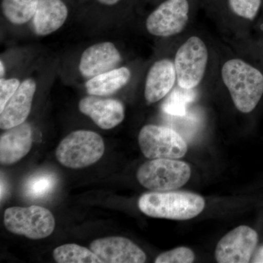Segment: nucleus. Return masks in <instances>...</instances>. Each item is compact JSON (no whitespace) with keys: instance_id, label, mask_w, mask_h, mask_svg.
Here are the masks:
<instances>
[{"instance_id":"nucleus-1","label":"nucleus","mask_w":263,"mask_h":263,"mask_svg":"<svg viewBox=\"0 0 263 263\" xmlns=\"http://www.w3.org/2000/svg\"><path fill=\"white\" fill-rule=\"evenodd\" d=\"M221 78L239 111L250 113L257 107L263 95L260 71L240 59H233L223 65Z\"/></svg>"},{"instance_id":"nucleus-2","label":"nucleus","mask_w":263,"mask_h":263,"mask_svg":"<svg viewBox=\"0 0 263 263\" xmlns=\"http://www.w3.org/2000/svg\"><path fill=\"white\" fill-rule=\"evenodd\" d=\"M203 197L190 192H152L143 194L138 207L145 215L160 219L188 220L204 210Z\"/></svg>"},{"instance_id":"nucleus-3","label":"nucleus","mask_w":263,"mask_h":263,"mask_svg":"<svg viewBox=\"0 0 263 263\" xmlns=\"http://www.w3.org/2000/svg\"><path fill=\"white\" fill-rule=\"evenodd\" d=\"M105 152L103 138L93 131L72 132L59 144L57 160L66 167L81 169L96 163Z\"/></svg>"},{"instance_id":"nucleus-4","label":"nucleus","mask_w":263,"mask_h":263,"mask_svg":"<svg viewBox=\"0 0 263 263\" xmlns=\"http://www.w3.org/2000/svg\"><path fill=\"white\" fill-rule=\"evenodd\" d=\"M191 167L186 162L173 159H155L142 164L137 171V179L152 192L177 190L191 177Z\"/></svg>"},{"instance_id":"nucleus-5","label":"nucleus","mask_w":263,"mask_h":263,"mask_svg":"<svg viewBox=\"0 0 263 263\" xmlns=\"http://www.w3.org/2000/svg\"><path fill=\"white\" fill-rule=\"evenodd\" d=\"M4 224L10 233L37 240L46 238L53 233L55 219L46 208L37 205L11 207L5 211Z\"/></svg>"},{"instance_id":"nucleus-6","label":"nucleus","mask_w":263,"mask_h":263,"mask_svg":"<svg viewBox=\"0 0 263 263\" xmlns=\"http://www.w3.org/2000/svg\"><path fill=\"white\" fill-rule=\"evenodd\" d=\"M138 143L143 155L149 160H179L188 150L186 141L177 132L154 124L142 128L138 135Z\"/></svg>"},{"instance_id":"nucleus-7","label":"nucleus","mask_w":263,"mask_h":263,"mask_svg":"<svg viewBox=\"0 0 263 263\" xmlns=\"http://www.w3.org/2000/svg\"><path fill=\"white\" fill-rule=\"evenodd\" d=\"M209 52L205 43L197 36L189 38L180 46L174 65L179 86L193 89L201 82L206 70Z\"/></svg>"},{"instance_id":"nucleus-8","label":"nucleus","mask_w":263,"mask_h":263,"mask_svg":"<svg viewBox=\"0 0 263 263\" xmlns=\"http://www.w3.org/2000/svg\"><path fill=\"white\" fill-rule=\"evenodd\" d=\"M190 11L188 0H164L147 18V31L157 37L179 34L188 23Z\"/></svg>"},{"instance_id":"nucleus-9","label":"nucleus","mask_w":263,"mask_h":263,"mask_svg":"<svg viewBox=\"0 0 263 263\" xmlns=\"http://www.w3.org/2000/svg\"><path fill=\"white\" fill-rule=\"evenodd\" d=\"M258 243V235L248 226H240L224 235L215 251V258L219 263L250 262Z\"/></svg>"},{"instance_id":"nucleus-10","label":"nucleus","mask_w":263,"mask_h":263,"mask_svg":"<svg viewBox=\"0 0 263 263\" xmlns=\"http://www.w3.org/2000/svg\"><path fill=\"white\" fill-rule=\"evenodd\" d=\"M90 249L103 263H143L146 254L124 237H107L91 242Z\"/></svg>"},{"instance_id":"nucleus-11","label":"nucleus","mask_w":263,"mask_h":263,"mask_svg":"<svg viewBox=\"0 0 263 263\" xmlns=\"http://www.w3.org/2000/svg\"><path fill=\"white\" fill-rule=\"evenodd\" d=\"M79 108L103 129H113L120 124L125 117L124 105L116 99L89 95L81 99Z\"/></svg>"},{"instance_id":"nucleus-12","label":"nucleus","mask_w":263,"mask_h":263,"mask_svg":"<svg viewBox=\"0 0 263 263\" xmlns=\"http://www.w3.org/2000/svg\"><path fill=\"white\" fill-rule=\"evenodd\" d=\"M120 52L111 42H101L86 48L80 59L79 72L90 79L115 69L122 62Z\"/></svg>"},{"instance_id":"nucleus-13","label":"nucleus","mask_w":263,"mask_h":263,"mask_svg":"<svg viewBox=\"0 0 263 263\" xmlns=\"http://www.w3.org/2000/svg\"><path fill=\"white\" fill-rule=\"evenodd\" d=\"M37 84L32 79L21 83L20 86L0 112V128L3 130L23 124L28 118Z\"/></svg>"},{"instance_id":"nucleus-14","label":"nucleus","mask_w":263,"mask_h":263,"mask_svg":"<svg viewBox=\"0 0 263 263\" xmlns=\"http://www.w3.org/2000/svg\"><path fill=\"white\" fill-rule=\"evenodd\" d=\"M33 131L28 122L6 129L0 137V162L10 165L18 162L30 152Z\"/></svg>"},{"instance_id":"nucleus-15","label":"nucleus","mask_w":263,"mask_h":263,"mask_svg":"<svg viewBox=\"0 0 263 263\" xmlns=\"http://www.w3.org/2000/svg\"><path fill=\"white\" fill-rule=\"evenodd\" d=\"M176 81L174 62L167 59L156 62L146 76L144 90L146 103H155L167 96Z\"/></svg>"},{"instance_id":"nucleus-16","label":"nucleus","mask_w":263,"mask_h":263,"mask_svg":"<svg viewBox=\"0 0 263 263\" xmlns=\"http://www.w3.org/2000/svg\"><path fill=\"white\" fill-rule=\"evenodd\" d=\"M69 10L63 0H38L32 18L36 34L46 36L61 28L68 17Z\"/></svg>"},{"instance_id":"nucleus-17","label":"nucleus","mask_w":263,"mask_h":263,"mask_svg":"<svg viewBox=\"0 0 263 263\" xmlns=\"http://www.w3.org/2000/svg\"><path fill=\"white\" fill-rule=\"evenodd\" d=\"M130 78L131 72L127 67H119L89 79L85 87L89 95L110 96L125 86Z\"/></svg>"},{"instance_id":"nucleus-18","label":"nucleus","mask_w":263,"mask_h":263,"mask_svg":"<svg viewBox=\"0 0 263 263\" xmlns=\"http://www.w3.org/2000/svg\"><path fill=\"white\" fill-rule=\"evenodd\" d=\"M38 0H2V13L8 22L22 25L32 20Z\"/></svg>"},{"instance_id":"nucleus-19","label":"nucleus","mask_w":263,"mask_h":263,"mask_svg":"<svg viewBox=\"0 0 263 263\" xmlns=\"http://www.w3.org/2000/svg\"><path fill=\"white\" fill-rule=\"evenodd\" d=\"M53 258L58 263H102L91 250L75 243H67L53 250Z\"/></svg>"},{"instance_id":"nucleus-20","label":"nucleus","mask_w":263,"mask_h":263,"mask_svg":"<svg viewBox=\"0 0 263 263\" xmlns=\"http://www.w3.org/2000/svg\"><path fill=\"white\" fill-rule=\"evenodd\" d=\"M57 183L56 175L49 172L37 173L26 181L24 193L29 198H43L54 190Z\"/></svg>"},{"instance_id":"nucleus-21","label":"nucleus","mask_w":263,"mask_h":263,"mask_svg":"<svg viewBox=\"0 0 263 263\" xmlns=\"http://www.w3.org/2000/svg\"><path fill=\"white\" fill-rule=\"evenodd\" d=\"M195 98L192 89L180 87L176 89L166 99L162 104V109L164 113L174 116H184L186 113L187 105Z\"/></svg>"},{"instance_id":"nucleus-22","label":"nucleus","mask_w":263,"mask_h":263,"mask_svg":"<svg viewBox=\"0 0 263 263\" xmlns=\"http://www.w3.org/2000/svg\"><path fill=\"white\" fill-rule=\"evenodd\" d=\"M262 0H228L230 10L240 18L253 20L259 9Z\"/></svg>"},{"instance_id":"nucleus-23","label":"nucleus","mask_w":263,"mask_h":263,"mask_svg":"<svg viewBox=\"0 0 263 263\" xmlns=\"http://www.w3.org/2000/svg\"><path fill=\"white\" fill-rule=\"evenodd\" d=\"M193 251L187 247H178L160 254L155 259L156 263H191L195 260Z\"/></svg>"},{"instance_id":"nucleus-24","label":"nucleus","mask_w":263,"mask_h":263,"mask_svg":"<svg viewBox=\"0 0 263 263\" xmlns=\"http://www.w3.org/2000/svg\"><path fill=\"white\" fill-rule=\"evenodd\" d=\"M20 85V81L15 78L10 79H1L0 80V112L3 111L5 105L15 94Z\"/></svg>"},{"instance_id":"nucleus-25","label":"nucleus","mask_w":263,"mask_h":263,"mask_svg":"<svg viewBox=\"0 0 263 263\" xmlns=\"http://www.w3.org/2000/svg\"><path fill=\"white\" fill-rule=\"evenodd\" d=\"M251 260V262L254 263H263V245L256 251Z\"/></svg>"},{"instance_id":"nucleus-26","label":"nucleus","mask_w":263,"mask_h":263,"mask_svg":"<svg viewBox=\"0 0 263 263\" xmlns=\"http://www.w3.org/2000/svg\"><path fill=\"white\" fill-rule=\"evenodd\" d=\"M95 1L103 6L113 7L119 4L122 0H95Z\"/></svg>"},{"instance_id":"nucleus-27","label":"nucleus","mask_w":263,"mask_h":263,"mask_svg":"<svg viewBox=\"0 0 263 263\" xmlns=\"http://www.w3.org/2000/svg\"><path fill=\"white\" fill-rule=\"evenodd\" d=\"M0 74H1V79H4L5 73V67L4 63H3V60L0 62Z\"/></svg>"}]
</instances>
